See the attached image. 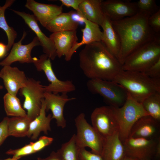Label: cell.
I'll return each instance as SVG.
<instances>
[{
  "mask_svg": "<svg viewBox=\"0 0 160 160\" xmlns=\"http://www.w3.org/2000/svg\"><path fill=\"white\" fill-rule=\"evenodd\" d=\"M150 16L147 12L139 11L132 16L111 21L120 41V49L117 58L122 65L132 53L160 35L149 26L148 19Z\"/></svg>",
  "mask_w": 160,
  "mask_h": 160,
  "instance_id": "cell-1",
  "label": "cell"
},
{
  "mask_svg": "<svg viewBox=\"0 0 160 160\" xmlns=\"http://www.w3.org/2000/svg\"><path fill=\"white\" fill-rule=\"evenodd\" d=\"M80 68L89 79L113 81L122 65L101 41L85 45L79 54Z\"/></svg>",
  "mask_w": 160,
  "mask_h": 160,
  "instance_id": "cell-2",
  "label": "cell"
},
{
  "mask_svg": "<svg viewBox=\"0 0 160 160\" xmlns=\"http://www.w3.org/2000/svg\"><path fill=\"white\" fill-rule=\"evenodd\" d=\"M113 81L140 103L150 95L160 92V79L151 78L143 72L122 70Z\"/></svg>",
  "mask_w": 160,
  "mask_h": 160,
  "instance_id": "cell-3",
  "label": "cell"
},
{
  "mask_svg": "<svg viewBox=\"0 0 160 160\" xmlns=\"http://www.w3.org/2000/svg\"><path fill=\"white\" fill-rule=\"evenodd\" d=\"M159 58L160 35L130 54L123 64L122 69L143 73Z\"/></svg>",
  "mask_w": 160,
  "mask_h": 160,
  "instance_id": "cell-4",
  "label": "cell"
},
{
  "mask_svg": "<svg viewBox=\"0 0 160 160\" xmlns=\"http://www.w3.org/2000/svg\"><path fill=\"white\" fill-rule=\"evenodd\" d=\"M113 107L119 124V138L123 143L129 137L135 123L141 117L149 115L142 103L134 100L128 93L126 101L122 106Z\"/></svg>",
  "mask_w": 160,
  "mask_h": 160,
  "instance_id": "cell-5",
  "label": "cell"
},
{
  "mask_svg": "<svg viewBox=\"0 0 160 160\" xmlns=\"http://www.w3.org/2000/svg\"><path fill=\"white\" fill-rule=\"evenodd\" d=\"M86 85L90 92L100 95L109 106L115 108L122 106L127 97L126 90L113 81L89 79Z\"/></svg>",
  "mask_w": 160,
  "mask_h": 160,
  "instance_id": "cell-6",
  "label": "cell"
},
{
  "mask_svg": "<svg viewBox=\"0 0 160 160\" xmlns=\"http://www.w3.org/2000/svg\"><path fill=\"white\" fill-rule=\"evenodd\" d=\"M74 121L77 130L75 140L77 147L79 149L89 147L92 153L101 155L104 139L87 122L84 113L79 114Z\"/></svg>",
  "mask_w": 160,
  "mask_h": 160,
  "instance_id": "cell-7",
  "label": "cell"
},
{
  "mask_svg": "<svg viewBox=\"0 0 160 160\" xmlns=\"http://www.w3.org/2000/svg\"><path fill=\"white\" fill-rule=\"evenodd\" d=\"M19 91L20 95L25 98L23 109L27 111V116L32 121L40 113L45 92L44 86L39 81L28 78L25 85Z\"/></svg>",
  "mask_w": 160,
  "mask_h": 160,
  "instance_id": "cell-8",
  "label": "cell"
},
{
  "mask_svg": "<svg viewBox=\"0 0 160 160\" xmlns=\"http://www.w3.org/2000/svg\"><path fill=\"white\" fill-rule=\"evenodd\" d=\"M51 59L45 54L41 55L38 59L36 57L33 63L39 71H43L50 83L44 86L46 92L57 94H66L75 90L76 88L70 80L62 81L56 76L52 68Z\"/></svg>",
  "mask_w": 160,
  "mask_h": 160,
  "instance_id": "cell-9",
  "label": "cell"
},
{
  "mask_svg": "<svg viewBox=\"0 0 160 160\" xmlns=\"http://www.w3.org/2000/svg\"><path fill=\"white\" fill-rule=\"evenodd\" d=\"M91 119L92 126L104 139L119 132V124L112 106L96 108Z\"/></svg>",
  "mask_w": 160,
  "mask_h": 160,
  "instance_id": "cell-10",
  "label": "cell"
},
{
  "mask_svg": "<svg viewBox=\"0 0 160 160\" xmlns=\"http://www.w3.org/2000/svg\"><path fill=\"white\" fill-rule=\"evenodd\" d=\"M160 137L156 139L129 137L123 142L126 156L138 160L152 159L155 156Z\"/></svg>",
  "mask_w": 160,
  "mask_h": 160,
  "instance_id": "cell-11",
  "label": "cell"
},
{
  "mask_svg": "<svg viewBox=\"0 0 160 160\" xmlns=\"http://www.w3.org/2000/svg\"><path fill=\"white\" fill-rule=\"evenodd\" d=\"M101 6L104 15L112 21L132 16L139 12L137 2L130 0H102Z\"/></svg>",
  "mask_w": 160,
  "mask_h": 160,
  "instance_id": "cell-12",
  "label": "cell"
},
{
  "mask_svg": "<svg viewBox=\"0 0 160 160\" xmlns=\"http://www.w3.org/2000/svg\"><path fill=\"white\" fill-rule=\"evenodd\" d=\"M26 35V32H24L21 39L18 42L14 43L8 55L0 62V65L2 66L10 65L16 62L22 63H34L36 57H31V51L34 47L41 45V44L37 38L35 36L30 43L22 44V41Z\"/></svg>",
  "mask_w": 160,
  "mask_h": 160,
  "instance_id": "cell-13",
  "label": "cell"
},
{
  "mask_svg": "<svg viewBox=\"0 0 160 160\" xmlns=\"http://www.w3.org/2000/svg\"><path fill=\"white\" fill-rule=\"evenodd\" d=\"M76 98L69 97L66 94H55L45 92L44 100L46 111L50 110L52 112V119L56 120L57 126L63 129L66 126V120L63 114L64 107L68 102L74 100Z\"/></svg>",
  "mask_w": 160,
  "mask_h": 160,
  "instance_id": "cell-14",
  "label": "cell"
},
{
  "mask_svg": "<svg viewBox=\"0 0 160 160\" xmlns=\"http://www.w3.org/2000/svg\"><path fill=\"white\" fill-rule=\"evenodd\" d=\"M160 122L150 115L139 119L132 126L129 137L154 139L160 137Z\"/></svg>",
  "mask_w": 160,
  "mask_h": 160,
  "instance_id": "cell-15",
  "label": "cell"
},
{
  "mask_svg": "<svg viewBox=\"0 0 160 160\" xmlns=\"http://www.w3.org/2000/svg\"><path fill=\"white\" fill-rule=\"evenodd\" d=\"M15 13L20 16L29 28L35 33L44 54L51 59L54 60L57 55L55 46L49 37L47 36L41 30L36 20L33 15L23 12L12 10Z\"/></svg>",
  "mask_w": 160,
  "mask_h": 160,
  "instance_id": "cell-16",
  "label": "cell"
},
{
  "mask_svg": "<svg viewBox=\"0 0 160 160\" xmlns=\"http://www.w3.org/2000/svg\"><path fill=\"white\" fill-rule=\"evenodd\" d=\"M25 7L31 11L37 21L44 27L55 17L62 12V5L41 3L27 0Z\"/></svg>",
  "mask_w": 160,
  "mask_h": 160,
  "instance_id": "cell-17",
  "label": "cell"
},
{
  "mask_svg": "<svg viewBox=\"0 0 160 160\" xmlns=\"http://www.w3.org/2000/svg\"><path fill=\"white\" fill-rule=\"evenodd\" d=\"M0 78L3 80L7 93L15 96L25 85L28 80L23 71L10 65L3 66L0 71Z\"/></svg>",
  "mask_w": 160,
  "mask_h": 160,
  "instance_id": "cell-18",
  "label": "cell"
},
{
  "mask_svg": "<svg viewBox=\"0 0 160 160\" xmlns=\"http://www.w3.org/2000/svg\"><path fill=\"white\" fill-rule=\"evenodd\" d=\"M49 37L55 46L57 56L59 58L67 56L78 40L76 30L53 33Z\"/></svg>",
  "mask_w": 160,
  "mask_h": 160,
  "instance_id": "cell-19",
  "label": "cell"
},
{
  "mask_svg": "<svg viewBox=\"0 0 160 160\" xmlns=\"http://www.w3.org/2000/svg\"><path fill=\"white\" fill-rule=\"evenodd\" d=\"M101 156L103 160H124L126 154L119 132L104 139Z\"/></svg>",
  "mask_w": 160,
  "mask_h": 160,
  "instance_id": "cell-20",
  "label": "cell"
},
{
  "mask_svg": "<svg viewBox=\"0 0 160 160\" xmlns=\"http://www.w3.org/2000/svg\"><path fill=\"white\" fill-rule=\"evenodd\" d=\"M83 19L85 25L84 28L81 29L83 34L82 40L80 42H78L65 57L66 61L71 60L74 53L81 46L101 40L103 33L99 26L84 18Z\"/></svg>",
  "mask_w": 160,
  "mask_h": 160,
  "instance_id": "cell-21",
  "label": "cell"
},
{
  "mask_svg": "<svg viewBox=\"0 0 160 160\" xmlns=\"http://www.w3.org/2000/svg\"><path fill=\"white\" fill-rule=\"evenodd\" d=\"M102 0H83L77 13L82 17L101 26L105 15L102 10Z\"/></svg>",
  "mask_w": 160,
  "mask_h": 160,
  "instance_id": "cell-22",
  "label": "cell"
},
{
  "mask_svg": "<svg viewBox=\"0 0 160 160\" xmlns=\"http://www.w3.org/2000/svg\"><path fill=\"white\" fill-rule=\"evenodd\" d=\"M46 112L45 104L43 98L39 115L30 124L27 136L31 137L32 140L37 139L41 132L47 134L48 131L51 130L50 123L52 119V114H49L46 116Z\"/></svg>",
  "mask_w": 160,
  "mask_h": 160,
  "instance_id": "cell-23",
  "label": "cell"
},
{
  "mask_svg": "<svg viewBox=\"0 0 160 160\" xmlns=\"http://www.w3.org/2000/svg\"><path fill=\"white\" fill-rule=\"evenodd\" d=\"M101 26L103 29L101 41L117 58L120 50V42L119 36L113 26L111 21L105 15Z\"/></svg>",
  "mask_w": 160,
  "mask_h": 160,
  "instance_id": "cell-24",
  "label": "cell"
},
{
  "mask_svg": "<svg viewBox=\"0 0 160 160\" xmlns=\"http://www.w3.org/2000/svg\"><path fill=\"white\" fill-rule=\"evenodd\" d=\"M79 25L72 17V11L62 12L53 19L45 27L53 33L66 31H75Z\"/></svg>",
  "mask_w": 160,
  "mask_h": 160,
  "instance_id": "cell-25",
  "label": "cell"
},
{
  "mask_svg": "<svg viewBox=\"0 0 160 160\" xmlns=\"http://www.w3.org/2000/svg\"><path fill=\"white\" fill-rule=\"evenodd\" d=\"M31 121L27 116L9 118L7 123L8 136L23 137L27 136Z\"/></svg>",
  "mask_w": 160,
  "mask_h": 160,
  "instance_id": "cell-26",
  "label": "cell"
},
{
  "mask_svg": "<svg viewBox=\"0 0 160 160\" xmlns=\"http://www.w3.org/2000/svg\"><path fill=\"white\" fill-rule=\"evenodd\" d=\"M14 0H7L3 6L0 5V28L3 30L7 35V44L9 51L10 50L17 36V33L14 28L8 24L5 17L6 9L10 7L15 1Z\"/></svg>",
  "mask_w": 160,
  "mask_h": 160,
  "instance_id": "cell-27",
  "label": "cell"
},
{
  "mask_svg": "<svg viewBox=\"0 0 160 160\" xmlns=\"http://www.w3.org/2000/svg\"><path fill=\"white\" fill-rule=\"evenodd\" d=\"M3 100L4 109L7 116H27L25 111L21 106L20 100L16 96L7 93L4 95Z\"/></svg>",
  "mask_w": 160,
  "mask_h": 160,
  "instance_id": "cell-28",
  "label": "cell"
},
{
  "mask_svg": "<svg viewBox=\"0 0 160 160\" xmlns=\"http://www.w3.org/2000/svg\"><path fill=\"white\" fill-rule=\"evenodd\" d=\"M144 108L150 116L160 122V92L152 94L142 103Z\"/></svg>",
  "mask_w": 160,
  "mask_h": 160,
  "instance_id": "cell-29",
  "label": "cell"
},
{
  "mask_svg": "<svg viewBox=\"0 0 160 160\" xmlns=\"http://www.w3.org/2000/svg\"><path fill=\"white\" fill-rule=\"evenodd\" d=\"M79 150L75 142V134H73L57 151L64 160H79Z\"/></svg>",
  "mask_w": 160,
  "mask_h": 160,
  "instance_id": "cell-30",
  "label": "cell"
},
{
  "mask_svg": "<svg viewBox=\"0 0 160 160\" xmlns=\"http://www.w3.org/2000/svg\"><path fill=\"white\" fill-rule=\"evenodd\" d=\"M137 4L139 11L145 12L150 15L160 9L155 0H139Z\"/></svg>",
  "mask_w": 160,
  "mask_h": 160,
  "instance_id": "cell-31",
  "label": "cell"
},
{
  "mask_svg": "<svg viewBox=\"0 0 160 160\" xmlns=\"http://www.w3.org/2000/svg\"><path fill=\"white\" fill-rule=\"evenodd\" d=\"M35 153L31 142L29 144L26 145L20 148L10 149L6 153L7 154L12 155L13 157L19 158Z\"/></svg>",
  "mask_w": 160,
  "mask_h": 160,
  "instance_id": "cell-32",
  "label": "cell"
},
{
  "mask_svg": "<svg viewBox=\"0 0 160 160\" xmlns=\"http://www.w3.org/2000/svg\"><path fill=\"white\" fill-rule=\"evenodd\" d=\"M53 140V138L44 136L40 137L35 142H31L33 151L35 153L39 151L50 145Z\"/></svg>",
  "mask_w": 160,
  "mask_h": 160,
  "instance_id": "cell-33",
  "label": "cell"
},
{
  "mask_svg": "<svg viewBox=\"0 0 160 160\" xmlns=\"http://www.w3.org/2000/svg\"><path fill=\"white\" fill-rule=\"evenodd\" d=\"M148 23L155 33L160 34V9L149 17L148 19Z\"/></svg>",
  "mask_w": 160,
  "mask_h": 160,
  "instance_id": "cell-34",
  "label": "cell"
},
{
  "mask_svg": "<svg viewBox=\"0 0 160 160\" xmlns=\"http://www.w3.org/2000/svg\"><path fill=\"white\" fill-rule=\"evenodd\" d=\"M143 73L151 78L160 79V58Z\"/></svg>",
  "mask_w": 160,
  "mask_h": 160,
  "instance_id": "cell-35",
  "label": "cell"
},
{
  "mask_svg": "<svg viewBox=\"0 0 160 160\" xmlns=\"http://www.w3.org/2000/svg\"><path fill=\"white\" fill-rule=\"evenodd\" d=\"M79 160H103L100 155L88 151L85 148L79 149Z\"/></svg>",
  "mask_w": 160,
  "mask_h": 160,
  "instance_id": "cell-36",
  "label": "cell"
},
{
  "mask_svg": "<svg viewBox=\"0 0 160 160\" xmlns=\"http://www.w3.org/2000/svg\"><path fill=\"white\" fill-rule=\"evenodd\" d=\"M9 118L5 117L0 122V145L8 136L7 123Z\"/></svg>",
  "mask_w": 160,
  "mask_h": 160,
  "instance_id": "cell-37",
  "label": "cell"
},
{
  "mask_svg": "<svg viewBox=\"0 0 160 160\" xmlns=\"http://www.w3.org/2000/svg\"><path fill=\"white\" fill-rule=\"evenodd\" d=\"M83 0H60L62 5L67 7H71L77 12L79 11V6Z\"/></svg>",
  "mask_w": 160,
  "mask_h": 160,
  "instance_id": "cell-38",
  "label": "cell"
},
{
  "mask_svg": "<svg viewBox=\"0 0 160 160\" xmlns=\"http://www.w3.org/2000/svg\"><path fill=\"white\" fill-rule=\"evenodd\" d=\"M37 159V160H64L57 151H52L49 155L46 158H43L38 157Z\"/></svg>",
  "mask_w": 160,
  "mask_h": 160,
  "instance_id": "cell-39",
  "label": "cell"
},
{
  "mask_svg": "<svg viewBox=\"0 0 160 160\" xmlns=\"http://www.w3.org/2000/svg\"><path fill=\"white\" fill-rule=\"evenodd\" d=\"M8 51L7 45L0 42V59L6 56Z\"/></svg>",
  "mask_w": 160,
  "mask_h": 160,
  "instance_id": "cell-40",
  "label": "cell"
},
{
  "mask_svg": "<svg viewBox=\"0 0 160 160\" xmlns=\"http://www.w3.org/2000/svg\"><path fill=\"white\" fill-rule=\"evenodd\" d=\"M155 157L159 159L160 157V141H159L158 143L156 151V153L155 155Z\"/></svg>",
  "mask_w": 160,
  "mask_h": 160,
  "instance_id": "cell-41",
  "label": "cell"
},
{
  "mask_svg": "<svg viewBox=\"0 0 160 160\" xmlns=\"http://www.w3.org/2000/svg\"><path fill=\"white\" fill-rule=\"evenodd\" d=\"M20 159L19 158H15L12 157V158H8L3 160H18Z\"/></svg>",
  "mask_w": 160,
  "mask_h": 160,
  "instance_id": "cell-42",
  "label": "cell"
},
{
  "mask_svg": "<svg viewBox=\"0 0 160 160\" xmlns=\"http://www.w3.org/2000/svg\"><path fill=\"white\" fill-rule=\"evenodd\" d=\"M124 160H138L137 159H134L128 156H126Z\"/></svg>",
  "mask_w": 160,
  "mask_h": 160,
  "instance_id": "cell-43",
  "label": "cell"
},
{
  "mask_svg": "<svg viewBox=\"0 0 160 160\" xmlns=\"http://www.w3.org/2000/svg\"><path fill=\"white\" fill-rule=\"evenodd\" d=\"M3 87L2 86L0 85V89H1L3 88Z\"/></svg>",
  "mask_w": 160,
  "mask_h": 160,
  "instance_id": "cell-44",
  "label": "cell"
},
{
  "mask_svg": "<svg viewBox=\"0 0 160 160\" xmlns=\"http://www.w3.org/2000/svg\"><path fill=\"white\" fill-rule=\"evenodd\" d=\"M148 160H152V159Z\"/></svg>",
  "mask_w": 160,
  "mask_h": 160,
  "instance_id": "cell-45",
  "label": "cell"
}]
</instances>
